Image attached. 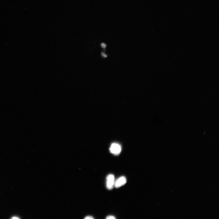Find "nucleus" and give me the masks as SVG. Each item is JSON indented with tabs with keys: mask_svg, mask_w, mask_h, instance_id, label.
<instances>
[{
	"mask_svg": "<svg viewBox=\"0 0 219 219\" xmlns=\"http://www.w3.org/2000/svg\"><path fill=\"white\" fill-rule=\"evenodd\" d=\"M115 178L114 175L110 174L106 178V187L109 190H112L113 188L115 183Z\"/></svg>",
	"mask_w": 219,
	"mask_h": 219,
	"instance_id": "nucleus-1",
	"label": "nucleus"
},
{
	"mask_svg": "<svg viewBox=\"0 0 219 219\" xmlns=\"http://www.w3.org/2000/svg\"><path fill=\"white\" fill-rule=\"evenodd\" d=\"M110 152L114 155H119L122 150L121 146L119 144L114 143L112 144L110 148Z\"/></svg>",
	"mask_w": 219,
	"mask_h": 219,
	"instance_id": "nucleus-2",
	"label": "nucleus"
},
{
	"mask_svg": "<svg viewBox=\"0 0 219 219\" xmlns=\"http://www.w3.org/2000/svg\"><path fill=\"white\" fill-rule=\"evenodd\" d=\"M126 182L127 180L126 177L124 176L121 177L115 181L114 186L116 188L120 187L125 185Z\"/></svg>",
	"mask_w": 219,
	"mask_h": 219,
	"instance_id": "nucleus-3",
	"label": "nucleus"
},
{
	"mask_svg": "<svg viewBox=\"0 0 219 219\" xmlns=\"http://www.w3.org/2000/svg\"><path fill=\"white\" fill-rule=\"evenodd\" d=\"M106 218L107 219H115L116 218L113 216H107Z\"/></svg>",
	"mask_w": 219,
	"mask_h": 219,
	"instance_id": "nucleus-4",
	"label": "nucleus"
},
{
	"mask_svg": "<svg viewBox=\"0 0 219 219\" xmlns=\"http://www.w3.org/2000/svg\"><path fill=\"white\" fill-rule=\"evenodd\" d=\"M101 46L103 48H105L107 46L104 43H102L101 44Z\"/></svg>",
	"mask_w": 219,
	"mask_h": 219,
	"instance_id": "nucleus-5",
	"label": "nucleus"
},
{
	"mask_svg": "<svg viewBox=\"0 0 219 219\" xmlns=\"http://www.w3.org/2000/svg\"><path fill=\"white\" fill-rule=\"evenodd\" d=\"M93 218H94L93 217H92L91 216H87L86 217H85V219H93Z\"/></svg>",
	"mask_w": 219,
	"mask_h": 219,
	"instance_id": "nucleus-6",
	"label": "nucleus"
},
{
	"mask_svg": "<svg viewBox=\"0 0 219 219\" xmlns=\"http://www.w3.org/2000/svg\"><path fill=\"white\" fill-rule=\"evenodd\" d=\"M102 56L106 58L107 57V56L106 54L102 52L101 53Z\"/></svg>",
	"mask_w": 219,
	"mask_h": 219,
	"instance_id": "nucleus-7",
	"label": "nucleus"
}]
</instances>
